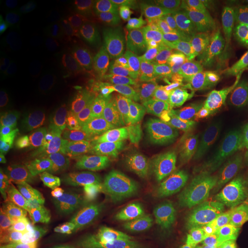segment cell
Instances as JSON below:
<instances>
[{
  "label": "cell",
  "mask_w": 248,
  "mask_h": 248,
  "mask_svg": "<svg viewBox=\"0 0 248 248\" xmlns=\"http://www.w3.org/2000/svg\"><path fill=\"white\" fill-rule=\"evenodd\" d=\"M198 160L213 176H226L232 170L233 145L231 136L221 122L208 116L188 115L178 130Z\"/></svg>",
  "instance_id": "1"
},
{
  "label": "cell",
  "mask_w": 248,
  "mask_h": 248,
  "mask_svg": "<svg viewBox=\"0 0 248 248\" xmlns=\"http://www.w3.org/2000/svg\"><path fill=\"white\" fill-rule=\"evenodd\" d=\"M198 85L210 100L228 113H248V80L235 59L225 54L212 59L200 71Z\"/></svg>",
  "instance_id": "2"
},
{
  "label": "cell",
  "mask_w": 248,
  "mask_h": 248,
  "mask_svg": "<svg viewBox=\"0 0 248 248\" xmlns=\"http://www.w3.org/2000/svg\"><path fill=\"white\" fill-rule=\"evenodd\" d=\"M153 163L161 179L173 187H192L213 177L179 135L171 131L159 133L155 138Z\"/></svg>",
  "instance_id": "3"
},
{
  "label": "cell",
  "mask_w": 248,
  "mask_h": 248,
  "mask_svg": "<svg viewBox=\"0 0 248 248\" xmlns=\"http://www.w3.org/2000/svg\"><path fill=\"white\" fill-rule=\"evenodd\" d=\"M141 202V192L129 179H116L106 188L97 207V223L102 231L115 233L136 215Z\"/></svg>",
  "instance_id": "4"
},
{
  "label": "cell",
  "mask_w": 248,
  "mask_h": 248,
  "mask_svg": "<svg viewBox=\"0 0 248 248\" xmlns=\"http://www.w3.org/2000/svg\"><path fill=\"white\" fill-rule=\"evenodd\" d=\"M238 1L231 0H190L184 9L188 23L199 35L219 43L234 26Z\"/></svg>",
  "instance_id": "5"
},
{
  "label": "cell",
  "mask_w": 248,
  "mask_h": 248,
  "mask_svg": "<svg viewBox=\"0 0 248 248\" xmlns=\"http://www.w3.org/2000/svg\"><path fill=\"white\" fill-rule=\"evenodd\" d=\"M11 108L26 124L33 128L48 125L54 119L55 105L51 89L44 80L30 77L13 92Z\"/></svg>",
  "instance_id": "6"
},
{
  "label": "cell",
  "mask_w": 248,
  "mask_h": 248,
  "mask_svg": "<svg viewBox=\"0 0 248 248\" xmlns=\"http://www.w3.org/2000/svg\"><path fill=\"white\" fill-rule=\"evenodd\" d=\"M166 48L179 66L195 78L212 59L224 54L218 43L197 32L178 33L167 42Z\"/></svg>",
  "instance_id": "7"
},
{
  "label": "cell",
  "mask_w": 248,
  "mask_h": 248,
  "mask_svg": "<svg viewBox=\"0 0 248 248\" xmlns=\"http://www.w3.org/2000/svg\"><path fill=\"white\" fill-rule=\"evenodd\" d=\"M114 82L120 92L148 100L161 98L160 83L148 53L124 60L115 69Z\"/></svg>",
  "instance_id": "8"
},
{
  "label": "cell",
  "mask_w": 248,
  "mask_h": 248,
  "mask_svg": "<svg viewBox=\"0 0 248 248\" xmlns=\"http://www.w3.org/2000/svg\"><path fill=\"white\" fill-rule=\"evenodd\" d=\"M147 53L156 71L163 100L175 102L183 93L199 92L198 78L188 75L166 47L154 46Z\"/></svg>",
  "instance_id": "9"
},
{
  "label": "cell",
  "mask_w": 248,
  "mask_h": 248,
  "mask_svg": "<svg viewBox=\"0 0 248 248\" xmlns=\"http://www.w3.org/2000/svg\"><path fill=\"white\" fill-rule=\"evenodd\" d=\"M52 35L45 26H28L15 33L13 51L27 68L42 67L51 51Z\"/></svg>",
  "instance_id": "10"
},
{
  "label": "cell",
  "mask_w": 248,
  "mask_h": 248,
  "mask_svg": "<svg viewBox=\"0 0 248 248\" xmlns=\"http://www.w3.org/2000/svg\"><path fill=\"white\" fill-rule=\"evenodd\" d=\"M241 239V235L230 228L206 223L195 229L184 248H234Z\"/></svg>",
  "instance_id": "11"
},
{
  "label": "cell",
  "mask_w": 248,
  "mask_h": 248,
  "mask_svg": "<svg viewBox=\"0 0 248 248\" xmlns=\"http://www.w3.org/2000/svg\"><path fill=\"white\" fill-rule=\"evenodd\" d=\"M111 110L117 123L129 130L139 128L148 116V108L144 100L126 92H120L114 98Z\"/></svg>",
  "instance_id": "12"
},
{
  "label": "cell",
  "mask_w": 248,
  "mask_h": 248,
  "mask_svg": "<svg viewBox=\"0 0 248 248\" xmlns=\"http://www.w3.org/2000/svg\"><path fill=\"white\" fill-rule=\"evenodd\" d=\"M106 164L95 152H84L79 155L74 168V178L79 190L93 192L104 179Z\"/></svg>",
  "instance_id": "13"
},
{
  "label": "cell",
  "mask_w": 248,
  "mask_h": 248,
  "mask_svg": "<svg viewBox=\"0 0 248 248\" xmlns=\"http://www.w3.org/2000/svg\"><path fill=\"white\" fill-rule=\"evenodd\" d=\"M91 15V8L86 2L77 1L64 11L53 15L44 26L53 36L64 35L85 26Z\"/></svg>",
  "instance_id": "14"
},
{
  "label": "cell",
  "mask_w": 248,
  "mask_h": 248,
  "mask_svg": "<svg viewBox=\"0 0 248 248\" xmlns=\"http://www.w3.org/2000/svg\"><path fill=\"white\" fill-rule=\"evenodd\" d=\"M28 153L23 142L14 138H6L2 140L0 153V178L6 187L11 184L18 170L26 161Z\"/></svg>",
  "instance_id": "15"
},
{
  "label": "cell",
  "mask_w": 248,
  "mask_h": 248,
  "mask_svg": "<svg viewBox=\"0 0 248 248\" xmlns=\"http://www.w3.org/2000/svg\"><path fill=\"white\" fill-rule=\"evenodd\" d=\"M43 178L42 160L35 152H29L24 163L13 181L7 186L13 193L29 192L37 187Z\"/></svg>",
  "instance_id": "16"
},
{
  "label": "cell",
  "mask_w": 248,
  "mask_h": 248,
  "mask_svg": "<svg viewBox=\"0 0 248 248\" xmlns=\"http://www.w3.org/2000/svg\"><path fill=\"white\" fill-rule=\"evenodd\" d=\"M232 170L248 192V125L233 145Z\"/></svg>",
  "instance_id": "17"
},
{
  "label": "cell",
  "mask_w": 248,
  "mask_h": 248,
  "mask_svg": "<svg viewBox=\"0 0 248 248\" xmlns=\"http://www.w3.org/2000/svg\"><path fill=\"white\" fill-rule=\"evenodd\" d=\"M22 64L18 61L13 52L8 48L7 43L2 38L0 39V84L4 86L12 80L20 70Z\"/></svg>",
  "instance_id": "18"
},
{
  "label": "cell",
  "mask_w": 248,
  "mask_h": 248,
  "mask_svg": "<svg viewBox=\"0 0 248 248\" xmlns=\"http://www.w3.org/2000/svg\"><path fill=\"white\" fill-rule=\"evenodd\" d=\"M44 2L40 0H15L13 14L23 22H33L44 13Z\"/></svg>",
  "instance_id": "19"
},
{
  "label": "cell",
  "mask_w": 248,
  "mask_h": 248,
  "mask_svg": "<svg viewBox=\"0 0 248 248\" xmlns=\"http://www.w3.org/2000/svg\"><path fill=\"white\" fill-rule=\"evenodd\" d=\"M123 48L126 51L131 57H138L142 55L141 51L145 52L150 45V37L145 30L140 28H133L131 31L125 33L123 38Z\"/></svg>",
  "instance_id": "20"
},
{
  "label": "cell",
  "mask_w": 248,
  "mask_h": 248,
  "mask_svg": "<svg viewBox=\"0 0 248 248\" xmlns=\"http://www.w3.org/2000/svg\"><path fill=\"white\" fill-rule=\"evenodd\" d=\"M0 248H23L21 235L14 225L4 223L0 228Z\"/></svg>",
  "instance_id": "21"
},
{
  "label": "cell",
  "mask_w": 248,
  "mask_h": 248,
  "mask_svg": "<svg viewBox=\"0 0 248 248\" xmlns=\"http://www.w3.org/2000/svg\"><path fill=\"white\" fill-rule=\"evenodd\" d=\"M234 27L237 28L238 32L248 31V0L238 4L234 16Z\"/></svg>",
  "instance_id": "22"
},
{
  "label": "cell",
  "mask_w": 248,
  "mask_h": 248,
  "mask_svg": "<svg viewBox=\"0 0 248 248\" xmlns=\"http://www.w3.org/2000/svg\"><path fill=\"white\" fill-rule=\"evenodd\" d=\"M232 230L239 234L243 230L248 232V206L239 207L238 212L232 217Z\"/></svg>",
  "instance_id": "23"
},
{
  "label": "cell",
  "mask_w": 248,
  "mask_h": 248,
  "mask_svg": "<svg viewBox=\"0 0 248 248\" xmlns=\"http://www.w3.org/2000/svg\"><path fill=\"white\" fill-rule=\"evenodd\" d=\"M238 35L240 36L241 42H243L245 48L248 51V31H245V32H238Z\"/></svg>",
  "instance_id": "24"
},
{
  "label": "cell",
  "mask_w": 248,
  "mask_h": 248,
  "mask_svg": "<svg viewBox=\"0 0 248 248\" xmlns=\"http://www.w3.org/2000/svg\"><path fill=\"white\" fill-rule=\"evenodd\" d=\"M237 248H248V237H245L240 240V243L238 244Z\"/></svg>",
  "instance_id": "25"
},
{
  "label": "cell",
  "mask_w": 248,
  "mask_h": 248,
  "mask_svg": "<svg viewBox=\"0 0 248 248\" xmlns=\"http://www.w3.org/2000/svg\"><path fill=\"white\" fill-rule=\"evenodd\" d=\"M234 248H237V247H234Z\"/></svg>",
  "instance_id": "26"
}]
</instances>
